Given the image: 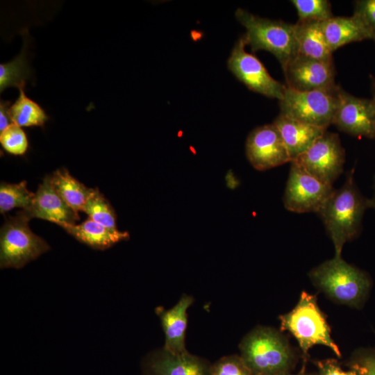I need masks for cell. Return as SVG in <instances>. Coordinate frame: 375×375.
I'll use <instances>...</instances> for the list:
<instances>
[{
  "mask_svg": "<svg viewBox=\"0 0 375 375\" xmlns=\"http://www.w3.org/2000/svg\"><path fill=\"white\" fill-rule=\"evenodd\" d=\"M242 37L235 44L228 59V67L233 74L249 90L269 98L281 100L286 85L274 79L254 55L245 50Z\"/></svg>",
  "mask_w": 375,
  "mask_h": 375,
  "instance_id": "obj_10",
  "label": "cell"
},
{
  "mask_svg": "<svg viewBox=\"0 0 375 375\" xmlns=\"http://www.w3.org/2000/svg\"><path fill=\"white\" fill-rule=\"evenodd\" d=\"M277 375H294V374H288V373H283V374H277ZM296 375H306V374H296Z\"/></svg>",
  "mask_w": 375,
  "mask_h": 375,
  "instance_id": "obj_35",
  "label": "cell"
},
{
  "mask_svg": "<svg viewBox=\"0 0 375 375\" xmlns=\"http://www.w3.org/2000/svg\"><path fill=\"white\" fill-rule=\"evenodd\" d=\"M208 375H253L240 356L230 355L211 364Z\"/></svg>",
  "mask_w": 375,
  "mask_h": 375,
  "instance_id": "obj_28",
  "label": "cell"
},
{
  "mask_svg": "<svg viewBox=\"0 0 375 375\" xmlns=\"http://www.w3.org/2000/svg\"><path fill=\"white\" fill-rule=\"evenodd\" d=\"M299 22H325L333 17L331 4L327 0H292Z\"/></svg>",
  "mask_w": 375,
  "mask_h": 375,
  "instance_id": "obj_26",
  "label": "cell"
},
{
  "mask_svg": "<svg viewBox=\"0 0 375 375\" xmlns=\"http://www.w3.org/2000/svg\"><path fill=\"white\" fill-rule=\"evenodd\" d=\"M353 13L357 15L368 29L371 40L375 42V0H358Z\"/></svg>",
  "mask_w": 375,
  "mask_h": 375,
  "instance_id": "obj_29",
  "label": "cell"
},
{
  "mask_svg": "<svg viewBox=\"0 0 375 375\" xmlns=\"http://www.w3.org/2000/svg\"><path fill=\"white\" fill-rule=\"evenodd\" d=\"M332 125L358 138L375 139V108L371 99L355 97L341 87Z\"/></svg>",
  "mask_w": 375,
  "mask_h": 375,
  "instance_id": "obj_11",
  "label": "cell"
},
{
  "mask_svg": "<svg viewBox=\"0 0 375 375\" xmlns=\"http://www.w3.org/2000/svg\"><path fill=\"white\" fill-rule=\"evenodd\" d=\"M193 301L192 296L184 294L172 308L165 309L158 307L156 309L165 334V349L174 353L187 351L185 344L187 311Z\"/></svg>",
  "mask_w": 375,
  "mask_h": 375,
  "instance_id": "obj_16",
  "label": "cell"
},
{
  "mask_svg": "<svg viewBox=\"0 0 375 375\" xmlns=\"http://www.w3.org/2000/svg\"><path fill=\"white\" fill-rule=\"evenodd\" d=\"M35 193L26 187V181L10 184L1 182L0 185V212L4 214L15 208H28L32 203Z\"/></svg>",
  "mask_w": 375,
  "mask_h": 375,
  "instance_id": "obj_24",
  "label": "cell"
},
{
  "mask_svg": "<svg viewBox=\"0 0 375 375\" xmlns=\"http://www.w3.org/2000/svg\"><path fill=\"white\" fill-rule=\"evenodd\" d=\"M318 375H357L356 372L344 371L333 360H327L318 362Z\"/></svg>",
  "mask_w": 375,
  "mask_h": 375,
  "instance_id": "obj_31",
  "label": "cell"
},
{
  "mask_svg": "<svg viewBox=\"0 0 375 375\" xmlns=\"http://www.w3.org/2000/svg\"><path fill=\"white\" fill-rule=\"evenodd\" d=\"M373 195L369 199V209L375 210V174L373 178Z\"/></svg>",
  "mask_w": 375,
  "mask_h": 375,
  "instance_id": "obj_33",
  "label": "cell"
},
{
  "mask_svg": "<svg viewBox=\"0 0 375 375\" xmlns=\"http://www.w3.org/2000/svg\"><path fill=\"white\" fill-rule=\"evenodd\" d=\"M291 162L321 181L333 185L343 172L345 151L339 135L326 131Z\"/></svg>",
  "mask_w": 375,
  "mask_h": 375,
  "instance_id": "obj_8",
  "label": "cell"
},
{
  "mask_svg": "<svg viewBox=\"0 0 375 375\" xmlns=\"http://www.w3.org/2000/svg\"><path fill=\"white\" fill-rule=\"evenodd\" d=\"M10 101L1 99L0 103V132L4 131L12 122L9 114Z\"/></svg>",
  "mask_w": 375,
  "mask_h": 375,
  "instance_id": "obj_32",
  "label": "cell"
},
{
  "mask_svg": "<svg viewBox=\"0 0 375 375\" xmlns=\"http://www.w3.org/2000/svg\"><path fill=\"white\" fill-rule=\"evenodd\" d=\"M0 144L7 153L15 156L24 155L28 147L25 132L14 123L0 132Z\"/></svg>",
  "mask_w": 375,
  "mask_h": 375,
  "instance_id": "obj_27",
  "label": "cell"
},
{
  "mask_svg": "<svg viewBox=\"0 0 375 375\" xmlns=\"http://www.w3.org/2000/svg\"><path fill=\"white\" fill-rule=\"evenodd\" d=\"M294 26L299 54L319 60L333 62V52L326 40L322 22L298 21Z\"/></svg>",
  "mask_w": 375,
  "mask_h": 375,
  "instance_id": "obj_20",
  "label": "cell"
},
{
  "mask_svg": "<svg viewBox=\"0 0 375 375\" xmlns=\"http://www.w3.org/2000/svg\"><path fill=\"white\" fill-rule=\"evenodd\" d=\"M240 357L253 375L288 373L294 360L283 337L269 327H257L240 344Z\"/></svg>",
  "mask_w": 375,
  "mask_h": 375,
  "instance_id": "obj_3",
  "label": "cell"
},
{
  "mask_svg": "<svg viewBox=\"0 0 375 375\" xmlns=\"http://www.w3.org/2000/svg\"><path fill=\"white\" fill-rule=\"evenodd\" d=\"M82 211L95 222L111 229H117L115 210L98 188H94Z\"/></svg>",
  "mask_w": 375,
  "mask_h": 375,
  "instance_id": "obj_25",
  "label": "cell"
},
{
  "mask_svg": "<svg viewBox=\"0 0 375 375\" xmlns=\"http://www.w3.org/2000/svg\"><path fill=\"white\" fill-rule=\"evenodd\" d=\"M312 283L333 300L360 308L369 295L372 281L367 272L341 256H335L314 267L309 273Z\"/></svg>",
  "mask_w": 375,
  "mask_h": 375,
  "instance_id": "obj_2",
  "label": "cell"
},
{
  "mask_svg": "<svg viewBox=\"0 0 375 375\" xmlns=\"http://www.w3.org/2000/svg\"><path fill=\"white\" fill-rule=\"evenodd\" d=\"M338 88L333 91H297L287 87L279 100L281 114L327 129L332 125L338 101Z\"/></svg>",
  "mask_w": 375,
  "mask_h": 375,
  "instance_id": "obj_7",
  "label": "cell"
},
{
  "mask_svg": "<svg viewBox=\"0 0 375 375\" xmlns=\"http://www.w3.org/2000/svg\"><path fill=\"white\" fill-rule=\"evenodd\" d=\"M326 184L291 162L283 201L286 210L297 212L318 213L333 192Z\"/></svg>",
  "mask_w": 375,
  "mask_h": 375,
  "instance_id": "obj_9",
  "label": "cell"
},
{
  "mask_svg": "<svg viewBox=\"0 0 375 375\" xmlns=\"http://www.w3.org/2000/svg\"><path fill=\"white\" fill-rule=\"evenodd\" d=\"M22 210L3 224L0 232V267L20 269L49 250L45 240L28 226Z\"/></svg>",
  "mask_w": 375,
  "mask_h": 375,
  "instance_id": "obj_6",
  "label": "cell"
},
{
  "mask_svg": "<svg viewBox=\"0 0 375 375\" xmlns=\"http://www.w3.org/2000/svg\"><path fill=\"white\" fill-rule=\"evenodd\" d=\"M355 167L349 171L344 184L333 192L317 213L331 239L335 256H341L344 244L359 235L369 198L360 191L354 179Z\"/></svg>",
  "mask_w": 375,
  "mask_h": 375,
  "instance_id": "obj_1",
  "label": "cell"
},
{
  "mask_svg": "<svg viewBox=\"0 0 375 375\" xmlns=\"http://www.w3.org/2000/svg\"><path fill=\"white\" fill-rule=\"evenodd\" d=\"M60 226L79 242L97 250H105L129 238L127 232L107 228L90 218L80 224Z\"/></svg>",
  "mask_w": 375,
  "mask_h": 375,
  "instance_id": "obj_19",
  "label": "cell"
},
{
  "mask_svg": "<svg viewBox=\"0 0 375 375\" xmlns=\"http://www.w3.org/2000/svg\"><path fill=\"white\" fill-rule=\"evenodd\" d=\"M323 32L331 51L356 42L371 40L370 33L356 14L350 17H333L322 22Z\"/></svg>",
  "mask_w": 375,
  "mask_h": 375,
  "instance_id": "obj_18",
  "label": "cell"
},
{
  "mask_svg": "<svg viewBox=\"0 0 375 375\" xmlns=\"http://www.w3.org/2000/svg\"><path fill=\"white\" fill-rule=\"evenodd\" d=\"M24 88H19L18 98L9 107L12 122L20 127L44 126L49 117L37 102L26 95Z\"/></svg>",
  "mask_w": 375,
  "mask_h": 375,
  "instance_id": "obj_22",
  "label": "cell"
},
{
  "mask_svg": "<svg viewBox=\"0 0 375 375\" xmlns=\"http://www.w3.org/2000/svg\"><path fill=\"white\" fill-rule=\"evenodd\" d=\"M351 368L357 375H375V350H361L354 356Z\"/></svg>",
  "mask_w": 375,
  "mask_h": 375,
  "instance_id": "obj_30",
  "label": "cell"
},
{
  "mask_svg": "<svg viewBox=\"0 0 375 375\" xmlns=\"http://www.w3.org/2000/svg\"><path fill=\"white\" fill-rule=\"evenodd\" d=\"M286 86L297 91L327 90L338 88L335 81L333 62L297 55L283 68Z\"/></svg>",
  "mask_w": 375,
  "mask_h": 375,
  "instance_id": "obj_12",
  "label": "cell"
},
{
  "mask_svg": "<svg viewBox=\"0 0 375 375\" xmlns=\"http://www.w3.org/2000/svg\"><path fill=\"white\" fill-rule=\"evenodd\" d=\"M235 17L246 29L242 38L252 51L270 52L282 68L298 55L294 24L262 18L242 8L236 10Z\"/></svg>",
  "mask_w": 375,
  "mask_h": 375,
  "instance_id": "obj_4",
  "label": "cell"
},
{
  "mask_svg": "<svg viewBox=\"0 0 375 375\" xmlns=\"http://www.w3.org/2000/svg\"><path fill=\"white\" fill-rule=\"evenodd\" d=\"M21 53L12 60L0 65V92L9 87L24 88L31 71L27 60V35Z\"/></svg>",
  "mask_w": 375,
  "mask_h": 375,
  "instance_id": "obj_23",
  "label": "cell"
},
{
  "mask_svg": "<svg viewBox=\"0 0 375 375\" xmlns=\"http://www.w3.org/2000/svg\"><path fill=\"white\" fill-rule=\"evenodd\" d=\"M273 124L278 128L291 161L306 151L327 129L279 114Z\"/></svg>",
  "mask_w": 375,
  "mask_h": 375,
  "instance_id": "obj_17",
  "label": "cell"
},
{
  "mask_svg": "<svg viewBox=\"0 0 375 375\" xmlns=\"http://www.w3.org/2000/svg\"><path fill=\"white\" fill-rule=\"evenodd\" d=\"M51 180L57 193L76 212L83 210L94 190L74 178L65 168L55 171Z\"/></svg>",
  "mask_w": 375,
  "mask_h": 375,
  "instance_id": "obj_21",
  "label": "cell"
},
{
  "mask_svg": "<svg viewBox=\"0 0 375 375\" xmlns=\"http://www.w3.org/2000/svg\"><path fill=\"white\" fill-rule=\"evenodd\" d=\"M210 365L188 351L174 353L162 348L147 356L142 375H208Z\"/></svg>",
  "mask_w": 375,
  "mask_h": 375,
  "instance_id": "obj_14",
  "label": "cell"
},
{
  "mask_svg": "<svg viewBox=\"0 0 375 375\" xmlns=\"http://www.w3.org/2000/svg\"><path fill=\"white\" fill-rule=\"evenodd\" d=\"M371 79V91H372V99L373 101L374 108H375V78L372 76H370Z\"/></svg>",
  "mask_w": 375,
  "mask_h": 375,
  "instance_id": "obj_34",
  "label": "cell"
},
{
  "mask_svg": "<svg viewBox=\"0 0 375 375\" xmlns=\"http://www.w3.org/2000/svg\"><path fill=\"white\" fill-rule=\"evenodd\" d=\"M22 212L30 219L40 218L54 222L60 226L75 224L79 219L74 210L57 193L51 183V176H47L35 193L30 206Z\"/></svg>",
  "mask_w": 375,
  "mask_h": 375,
  "instance_id": "obj_15",
  "label": "cell"
},
{
  "mask_svg": "<svg viewBox=\"0 0 375 375\" xmlns=\"http://www.w3.org/2000/svg\"><path fill=\"white\" fill-rule=\"evenodd\" d=\"M280 321L281 329L295 338L303 353L315 345H323L330 348L337 356H341L315 296L303 292L295 307L281 315Z\"/></svg>",
  "mask_w": 375,
  "mask_h": 375,
  "instance_id": "obj_5",
  "label": "cell"
},
{
  "mask_svg": "<svg viewBox=\"0 0 375 375\" xmlns=\"http://www.w3.org/2000/svg\"><path fill=\"white\" fill-rule=\"evenodd\" d=\"M245 150L249 162L259 171L291 162L282 137L273 123L254 128L247 137Z\"/></svg>",
  "mask_w": 375,
  "mask_h": 375,
  "instance_id": "obj_13",
  "label": "cell"
}]
</instances>
